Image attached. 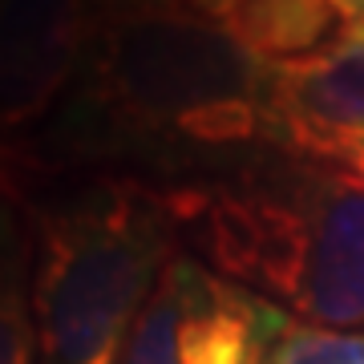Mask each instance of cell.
I'll use <instances>...</instances> for the list:
<instances>
[{"label": "cell", "mask_w": 364, "mask_h": 364, "mask_svg": "<svg viewBox=\"0 0 364 364\" xmlns=\"http://www.w3.org/2000/svg\"><path fill=\"white\" fill-rule=\"evenodd\" d=\"M93 28V0H0V146L25 150L65 102Z\"/></svg>", "instance_id": "obj_5"}, {"label": "cell", "mask_w": 364, "mask_h": 364, "mask_svg": "<svg viewBox=\"0 0 364 364\" xmlns=\"http://www.w3.org/2000/svg\"><path fill=\"white\" fill-rule=\"evenodd\" d=\"M0 364H37L33 170L4 146H0Z\"/></svg>", "instance_id": "obj_6"}, {"label": "cell", "mask_w": 364, "mask_h": 364, "mask_svg": "<svg viewBox=\"0 0 364 364\" xmlns=\"http://www.w3.org/2000/svg\"><path fill=\"white\" fill-rule=\"evenodd\" d=\"M328 166H336V170H344V174H352V178L364 182V134L360 138H348L336 154L328 158Z\"/></svg>", "instance_id": "obj_9"}, {"label": "cell", "mask_w": 364, "mask_h": 364, "mask_svg": "<svg viewBox=\"0 0 364 364\" xmlns=\"http://www.w3.org/2000/svg\"><path fill=\"white\" fill-rule=\"evenodd\" d=\"M291 316L186 251L162 267L122 364H275Z\"/></svg>", "instance_id": "obj_4"}, {"label": "cell", "mask_w": 364, "mask_h": 364, "mask_svg": "<svg viewBox=\"0 0 364 364\" xmlns=\"http://www.w3.org/2000/svg\"><path fill=\"white\" fill-rule=\"evenodd\" d=\"M203 16L272 69L308 65L352 37L336 0H203Z\"/></svg>", "instance_id": "obj_7"}, {"label": "cell", "mask_w": 364, "mask_h": 364, "mask_svg": "<svg viewBox=\"0 0 364 364\" xmlns=\"http://www.w3.org/2000/svg\"><path fill=\"white\" fill-rule=\"evenodd\" d=\"M154 191V186H150ZM178 247L312 328H364V182L272 150L219 178L154 191Z\"/></svg>", "instance_id": "obj_2"}, {"label": "cell", "mask_w": 364, "mask_h": 364, "mask_svg": "<svg viewBox=\"0 0 364 364\" xmlns=\"http://www.w3.org/2000/svg\"><path fill=\"white\" fill-rule=\"evenodd\" d=\"M336 9L344 13L352 37H364V0H336ZM352 37H348V41H352Z\"/></svg>", "instance_id": "obj_10"}, {"label": "cell", "mask_w": 364, "mask_h": 364, "mask_svg": "<svg viewBox=\"0 0 364 364\" xmlns=\"http://www.w3.org/2000/svg\"><path fill=\"white\" fill-rule=\"evenodd\" d=\"M37 203V364H122L134 320L178 235L162 198L130 178L33 182Z\"/></svg>", "instance_id": "obj_3"}, {"label": "cell", "mask_w": 364, "mask_h": 364, "mask_svg": "<svg viewBox=\"0 0 364 364\" xmlns=\"http://www.w3.org/2000/svg\"><path fill=\"white\" fill-rule=\"evenodd\" d=\"M275 69L203 13L93 9L65 102L16 154L33 182L109 174L142 186L219 178L284 150Z\"/></svg>", "instance_id": "obj_1"}, {"label": "cell", "mask_w": 364, "mask_h": 364, "mask_svg": "<svg viewBox=\"0 0 364 364\" xmlns=\"http://www.w3.org/2000/svg\"><path fill=\"white\" fill-rule=\"evenodd\" d=\"M275 364H364V332H336L291 320Z\"/></svg>", "instance_id": "obj_8"}, {"label": "cell", "mask_w": 364, "mask_h": 364, "mask_svg": "<svg viewBox=\"0 0 364 364\" xmlns=\"http://www.w3.org/2000/svg\"><path fill=\"white\" fill-rule=\"evenodd\" d=\"M352 41H356V45H360V53H364V37H352Z\"/></svg>", "instance_id": "obj_11"}]
</instances>
